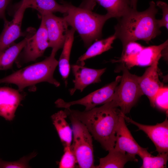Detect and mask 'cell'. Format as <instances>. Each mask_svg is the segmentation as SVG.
Wrapping results in <instances>:
<instances>
[{
    "mask_svg": "<svg viewBox=\"0 0 168 168\" xmlns=\"http://www.w3.org/2000/svg\"><path fill=\"white\" fill-rule=\"evenodd\" d=\"M68 116L71 115L86 127L95 139L106 151L113 148L116 140V132L122 112L110 102L88 111H80L65 109Z\"/></svg>",
    "mask_w": 168,
    "mask_h": 168,
    "instance_id": "cell-1",
    "label": "cell"
},
{
    "mask_svg": "<svg viewBox=\"0 0 168 168\" xmlns=\"http://www.w3.org/2000/svg\"><path fill=\"white\" fill-rule=\"evenodd\" d=\"M156 6L152 1L146 10L139 12L131 8L117 19L114 34L120 40L123 47L129 42L139 40L148 43L161 33L156 18L158 11Z\"/></svg>",
    "mask_w": 168,
    "mask_h": 168,
    "instance_id": "cell-2",
    "label": "cell"
},
{
    "mask_svg": "<svg viewBox=\"0 0 168 168\" xmlns=\"http://www.w3.org/2000/svg\"><path fill=\"white\" fill-rule=\"evenodd\" d=\"M61 3L67 9L63 17L68 25L78 33L86 47L89 46L93 41L101 38L103 26L110 19L106 14L96 13L64 1Z\"/></svg>",
    "mask_w": 168,
    "mask_h": 168,
    "instance_id": "cell-3",
    "label": "cell"
},
{
    "mask_svg": "<svg viewBox=\"0 0 168 168\" xmlns=\"http://www.w3.org/2000/svg\"><path fill=\"white\" fill-rule=\"evenodd\" d=\"M56 53L51 52L50 55L44 60L18 70L0 79V83L14 84L21 91L26 87L42 82H47L56 87L60 83L54 77V73L58 64L55 56Z\"/></svg>",
    "mask_w": 168,
    "mask_h": 168,
    "instance_id": "cell-4",
    "label": "cell"
},
{
    "mask_svg": "<svg viewBox=\"0 0 168 168\" xmlns=\"http://www.w3.org/2000/svg\"><path fill=\"white\" fill-rule=\"evenodd\" d=\"M122 64L121 67L122 75L119 84L115 88L110 102L114 107H119L121 112L125 114L130 112L144 94L138 82V76L130 72Z\"/></svg>",
    "mask_w": 168,
    "mask_h": 168,
    "instance_id": "cell-5",
    "label": "cell"
},
{
    "mask_svg": "<svg viewBox=\"0 0 168 168\" xmlns=\"http://www.w3.org/2000/svg\"><path fill=\"white\" fill-rule=\"evenodd\" d=\"M72 126L73 142L71 147L81 168H96L92 136L86 126L71 115H68Z\"/></svg>",
    "mask_w": 168,
    "mask_h": 168,
    "instance_id": "cell-6",
    "label": "cell"
},
{
    "mask_svg": "<svg viewBox=\"0 0 168 168\" xmlns=\"http://www.w3.org/2000/svg\"><path fill=\"white\" fill-rule=\"evenodd\" d=\"M121 78V76H117L114 81L81 99L66 102L59 99L55 103L57 107L65 109L70 108L74 105H82L85 106V111L89 110L98 105H103L111 100L115 89L119 83Z\"/></svg>",
    "mask_w": 168,
    "mask_h": 168,
    "instance_id": "cell-7",
    "label": "cell"
},
{
    "mask_svg": "<svg viewBox=\"0 0 168 168\" xmlns=\"http://www.w3.org/2000/svg\"><path fill=\"white\" fill-rule=\"evenodd\" d=\"M42 20L46 28L52 52L56 53L63 47L69 26L63 17L56 16L53 13L41 15Z\"/></svg>",
    "mask_w": 168,
    "mask_h": 168,
    "instance_id": "cell-8",
    "label": "cell"
},
{
    "mask_svg": "<svg viewBox=\"0 0 168 168\" xmlns=\"http://www.w3.org/2000/svg\"><path fill=\"white\" fill-rule=\"evenodd\" d=\"M30 33L21 54V65L23 63L35 61L42 56L46 49L49 47L47 30L42 20L36 32L33 35L32 32Z\"/></svg>",
    "mask_w": 168,
    "mask_h": 168,
    "instance_id": "cell-9",
    "label": "cell"
},
{
    "mask_svg": "<svg viewBox=\"0 0 168 168\" xmlns=\"http://www.w3.org/2000/svg\"><path fill=\"white\" fill-rule=\"evenodd\" d=\"M123 117L125 120L136 126L139 130L143 131L147 135L155 145L158 154L168 152V120L167 118L161 123L149 125L137 122L124 114Z\"/></svg>",
    "mask_w": 168,
    "mask_h": 168,
    "instance_id": "cell-10",
    "label": "cell"
},
{
    "mask_svg": "<svg viewBox=\"0 0 168 168\" xmlns=\"http://www.w3.org/2000/svg\"><path fill=\"white\" fill-rule=\"evenodd\" d=\"M26 9L21 2L12 20H4L3 30L0 35V53L8 48L20 36L24 35L21 30L22 21Z\"/></svg>",
    "mask_w": 168,
    "mask_h": 168,
    "instance_id": "cell-11",
    "label": "cell"
},
{
    "mask_svg": "<svg viewBox=\"0 0 168 168\" xmlns=\"http://www.w3.org/2000/svg\"><path fill=\"white\" fill-rule=\"evenodd\" d=\"M71 68L75 78L74 86L69 90L71 95L76 90L82 91L88 85L101 82L100 77L106 69L91 68L77 64L72 65Z\"/></svg>",
    "mask_w": 168,
    "mask_h": 168,
    "instance_id": "cell-12",
    "label": "cell"
},
{
    "mask_svg": "<svg viewBox=\"0 0 168 168\" xmlns=\"http://www.w3.org/2000/svg\"><path fill=\"white\" fill-rule=\"evenodd\" d=\"M122 113L120 115L116 132V140L114 148L135 157L144 148L135 141L127 128Z\"/></svg>",
    "mask_w": 168,
    "mask_h": 168,
    "instance_id": "cell-13",
    "label": "cell"
},
{
    "mask_svg": "<svg viewBox=\"0 0 168 168\" xmlns=\"http://www.w3.org/2000/svg\"><path fill=\"white\" fill-rule=\"evenodd\" d=\"M159 60H157L150 66L141 76H138V80L143 94L148 98L150 105L155 107V98L160 88L163 84L159 80L158 72V65Z\"/></svg>",
    "mask_w": 168,
    "mask_h": 168,
    "instance_id": "cell-14",
    "label": "cell"
},
{
    "mask_svg": "<svg viewBox=\"0 0 168 168\" xmlns=\"http://www.w3.org/2000/svg\"><path fill=\"white\" fill-rule=\"evenodd\" d=\"M97 3L106 10L110 18L118 19L132 8L130 0H83L79 7L92 11Z\"/></svg>",
    "mask_w": 168,
    "mask_h": 168,
    "instance_id": "cell-15",
    "label": "cell"
},
{
    "mask_svg": "<svg viewBox=\"0 0 168 168\" xmlns=\"http://www.w3.org/2000/svg\"><path fill=\"white\" fill-rule=\"evenodd\" d=\"M23 96L18 90L7 87H0V116L11 121L15 116Z\"/></svg>",
    "mask_w": 168,
    "mask_h": 168,
    "instance_id": "cell-16",
    "label": "cell"
},
{
    "mask_svg": "<svg viewBox=\"0 0 168 168\" xmlns=\"http://www.w3.org/2000/svg\"><path fill=\"white\" fill-rule=\"evenodd\" d=\"M108 151L106 156L100 159L99 165L96 168H123L128 161H138L135 157L114 147Z\"/></svg>",
    "mask_w": 168,
    "mask_h": 168,
    "instance_id": "cell-17",
    "label": "cell"
},
{
    "mask_svg": "<svg viewBox=\"0 0 168 168\" xmlns=\"http://www.w3.org/2000/svg\"><path fill=\"white\" fill-rule=\"evenodd\" d=\"M168 40L157 45L144 47L137 56L132 64L135 66H150L162 57L163 50L168 47Z\"/></svg>",
    "mask_w": 168,
    "mask_h": 168,
    "instance_id": "cell-18",
    "label": "cell"
},
{
    "mask_svg": "<svg viewBox=\"0 0 168 168\" xmlns=\"http://www.w3.org/2000/svg\"><path fill=\"white\" fill-rule=\"evenodd\" d=\"M66 111H58L51 116L53 124L64 147L70 146L72 140V130L66 120Z\"/></svg>",
    "mask_w": 168,
    "mask_h": 168,
    "instance_id": "cell-19",
    "label": "cell"
},
{
    "mask_svg": "<svg viewBox=\"0 0 168 168\" xmlns=\"http://www.w3.org/2000/svg\"><path fill=\"white\" fill-rule=\"evenodd\" d=\"M75 31V30L72 28L68 30L63 50L58 61L59 72L66 86L68 84L67 79L70 72V57Z\"/></svg>",
    "mask_w": 168,
    "mask_h": 168,
    "instance_id": "cell-20",
    "label": "cell"
},
{
    "mask_svg": "<svg viewBox=\"0 0 168 168\" xmlns=\"http://www.w3.org/2000/svg\"><path fill=\"white\" fill-rule=\"evenodd\" d=\"M26 8H31L38 11L41 15L55 12L64 14L67 7L63 3H58L55 0H22Z\"/></svg>",
    "mask_w": 168,
    "mask_h": 168,
    "instance_id": "cell-21",
    "label": "cell"
},
{
    "mask_svg": "<svg viewBox=\"0 0 168 168\" xmlns=\"http://www.w3.org/2000/svg\"><path fill=\"white\" fill-rule=\"evenodd\" d=\"M30 33L22 41L13 43L0 53V70L11 68L21 51L25 46Z\"/></svg>",
    "mask_w": 168,
    "mask_h": 168,
    "instance_id": "cell-22",
    "label": "cell"
},
{
    "mask_svg": "<svg viewBox=\"0 0 168 168\" xmlns=\"http://www.w3.org/2000/svg\"><path fill=\"white\" fill-rule=\"evenodd\" d=\"M116 39V37L114 34L106 38L96 41L88 48L84 54L79 57L77 64L84 66L85 61L86 59L112 49V44Z\"/></svg>",
    "mask_w": 168,
    "mask_h": 168,
    "instance_id": "cell-23",
    "label": "cell"
},
{
    "mask_svg": "<svg viewBox=\"0 0 168 168\" xmlns=\"http://www.w3.org/2000/svg\"><path fill=\"white\" fill-rule=\"evenodd\" d=\"M142 160V164L140 168H166L168 159V152L163 153L156 156H152L143 148L138 155Z\"/></svg>",
    "mask_w": 168,
    "mask_h": 168,
    "instance_id": "cell-24",
    "label": "cell"
},
{
    "mask_svg": "<svg viewBox=\"0 0 168 168\" xmlns=\"http://www.w3.org/2000/svg\"><path fill=\"white\" fill-rule=\"evenodd\" d=\"M144 47L136 41L129 42L123 47L120 59L118 60H114L113 62H121L128 69H129L132 67V64L135 59Z\"/></svg>",
    "mask_w": 168,
    "mask_h": 168,
    "instance_id": "cell-25",
    "label": "cell"
},
{
    "mask_svg": "<svg viewBox=\"0 0 168 168\" xmlns=\"http://www.w3.org/2000/svg\"><path fill=\"white\" fill-rule=\"evenodd\" d=\"M77 161L71 146L64 147V154L59 163V168H73Z\"/></svg>",
    "mask_w": 168,
    "mask_h": 168,
    "instance_id": "cell-26",
    "label": "cell"
},
{
    "mask_svg": "<svg viewBox=\"0 0 168 168\" xmlns=\"http://www.w3.org/2000/svg\"><path fill=\"white\" fill-rule=\"evenodd\" d=\"M168 87L161 88L157 92L154 100L155 107L165 111L167 113L168 109Z\"/></svg>",
    "mask_w": 168,
    "mask_h": 168,
    "instance_id": "cell-27",
    "label": "cell"
},
{
    "mask_svg": "<svg viewBox=\"0 0 168 168\" xmlns=\"http://www.w3.org/2000/svg\"><path fill=\"white\" fill-rule=\"evenodd\" d=\"M34 153L28 156L23 157L18 161L8 162L0 159V168H26L28 167V162L34 156Z\"/></svg>",
    "mask_w": 168,
    "mask_h": 168,
    "instance_id": "cell-28",
    "label": "cell"
},
{
    "mask_svg": "<svg viewBox=\"0 0 168 168\" xmlns=\"http://www.w3.org/2000/svg\"><path fill=\"white\" fill-rule=\"evenodd\" d=\"M156 6L162 9V17L161 19L157 20V22L158 26L160 28L165 27L167 30L168 28V5L165 2L161 1L156 2Z\"/></svg>",
    "mask_w": 168,
    "mask_h": 168,
    "instance_id": "cell-29",
    "label": "cell"
},
{
    "mask_svg": "<svg viewBox=\"0 0 168 168\" xmlns=\"http://www.w3.org/2000/svg\"><path fill=\"white\" fill-rule=\"evenodd\" d=\"M11 0H0V18L6 19L5 15L6 10Z\"/></svg>",
    "mask_w": 168,
    "mask_h": 168,
    "instance_id": "cell-30",
    "label": "cell"
},
{
    "mask_svg": "<svg viewBox=\"0 0 168 168\" xmlns=\"http://www.w3.org/2000/svg\"><path fill=\"white\" fill-rule=\"evenodd\" d=\"M131 7L134 9H137L138 0H130Z\"/></svg>",
    "mask_w": 168,
    "mask_h": 168,
    "instance_id": "cell-31",
    "label": "cell"
}]
</instances>
